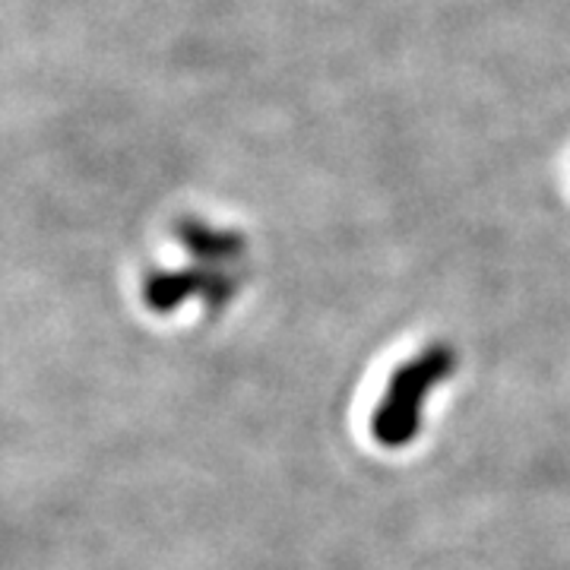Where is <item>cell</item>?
Here are the masks:
<instances>
[{
    "instance_id": "7a4b0ae2",
    "label": "cell",
    "mask_w": 570,
    "mask_h": 570,
    "mask_svg": "<svg viewBox=\"0 0 570 570\" xmlns=\"http://www.w3.org/2000/svg\"><path fill=\"white\" fill-rule=\"evenodd\" d=\"M441 371V358H431L425 365L412 367L406 377H400V387L393 393V406H387V415L377 422V434L390 441V444H400L406 441L409 428H412V419H415V396L422 400V390L428 387V377H438Z\"/></svg>"
},
{
    "instance_id": "6da1fadb",
    "label": "cell",
    "mask_w": 570,
    "mask_h": 570,
    "mask_svg": "<svg viewBox=\"0 0 570 570\" xmlns=\"http://www.w3.org/2000/svg\"><path fill=\"white\" fill-rule=\"evenodd\" d=\"M235 292V283H225V276L213 273H156L142 285V302L156 314H171L190 295H206V302L219 307Z\"/></svg>"
}]
</instances>
